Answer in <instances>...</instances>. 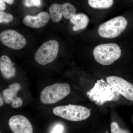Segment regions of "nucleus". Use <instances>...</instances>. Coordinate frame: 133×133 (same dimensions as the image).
Wrapping results in <instances>:
<instances>
[{"mask_svg": "<svg viewBox=\"0 0 133 133\" xmlns=\"http://www.w3.org/2000/svg\"></svg>", "mask_w": 133, "mask_h": 133, "instance_id": "obj_22", "label": "nucleus"}, {"mask_svg": "<svg viewBox=\"0 0 133 133\" xmlns=\"http://www.w3.org/2000/svg\"><path fill=\"white\" fill-rule=\"evenodd\" d=\"M52 112L56 116L72 121L84 120L91 115L90 111L87 108L71 104L56 107L52 110Z\"/></svg>", "mask_w": 133, "mask_h": 133, "instance_id": "obj_3", "label": "nucleus"}, {"mask_svg": "<svg viewBox=\"0 0 133 133\" xmlns=\"http://www.w3.org/2000/svg\"><path fill=\"white\" fill-rule=\"evenodd\" d=\"M70 91L69 84L56 83L48 86L43 90L40 95V100L43 104H55L69 95Z\"/></svg>", "mask_w": 133, "mask_h": 133, "instance_id": "obj_2", "label": "nucleus"}, {"mask_svg": "<svg viewBox=\"0 0 133 133\" xmlns=\"http://www.w3.org/2000/svg\"><path fill=\"white\" fill-rule=\"evenodd\" d=\"M14 19L13 16L10 14L0 11V23H8L12 22Z\"/></svg>", "mask_w": 133, "mask_h": 133, "instance_id": "obj_15", "label": "nucleus"}, {"mask_svg": "<svg viewBox=\"0 0 133 133\" xmlns=\"http://www.w3.org/2000/svg\"><path fill=\"white\" fill-rule=\"evenodd\" d=\"M111 133H129L126 130L120 128L118 124L115 122L111 124Z\"/></svg>", "mask_w": 133, "mask_h": 133, "instance_id": "obj_16", "label": "nucleus"}, {"mask_svg": "<svg viewBox=\"0 0 133 133\" xmlns=\"http://www.w3.org/2000/svg\"><path fill=\"white\" fill-rule=\"evenodd\" d=\"M88 3L94 8L107 9L112 6L114 0H88Z\"/></svg>", "mask_w": 133, "mask_h": 133, "instance_id": "obj_14", "label": "nucleus"}, {"mask_svg": "<svg viewBox=\"0 0 133 133\" xmlns=\"http://www.w3.org/2000/svg\"><path fill=\"white\" fill-rule=\"evenodd\" d=\"M6 9V5L4 1L2 0H0V10L1 11L5 10Z\"/></svg>", "mask_w": 133, "mask_h": 133, "instance_id": "obj_19", "label": "nucleus"}, {"mask_svg": "<svg viewBox=\"0 0 133 133\" xmlns=\"http://www.w3.org/2000/svg\"><path fill=\"white\" fill-rule=\"evenodd\" d=\"M21 89V85L18 83H15L9 86V88L3 91L2 94L4 100L6 104L12 103L11 105L14 108H18L23 104L21 98L17 96V94Z\"/></svg>", "mask_w": 133, "mask_h": 133, "instance_id": "obj_10", "label": "nucleus"}, {"mask_svg": "<svg viewBox=\"0 0 133 133\" xmlns=\"http://www.w3.org/2000/svg\"><path fill=\"white\" fill-rule=\"evenodd\" d=\"M127 24V21L124 17H116L101 24L98 33L103 38H115L125 29Z\"/></svg>", "mask_w": 133, "mask_h": 133, "instance_id": "obj_4", "label": "nucleus"}, {"mask_svg": "<svg viewBox=\"0 0 133 133\" xmlns=\"http://www.w3.org/2000/svg\"><path fill=\"white\" fill-rule=\"evenodd\" d=\"M63 127L62 125L60 124L56 125L55 127L51 133H62Z\"/></svg>", "mask_w": 133, "mask_h": 133, "instance_id": "obj_18", "label": "nucleus"}, {"mask_svg": "<svg viewBox=\"0 0 133 133\" xmlns=\"http://www.w3.org/2000/svg\"><path fill=\"white\" fill-rule=\"evenodd\" d=\"M59 44L57 41L52 40L44 43L36 51L34 57L36 61L42 65L52 63L57 57Z\"/></svg>", "mask_w": 133, "mask_h": 133, "instance_id": "obj_5", "label": "nucleus"}, {"mask_svg": "<svg viewBox=\"0 0 133 133\" xmlns=\"http://www.w3.org/2000/svg\"><path fill=\"white\" fill-rule=\"evenodd\" d=\"M0 99H1V102H0V106L1 107L3 105V99L1 97H1H0Z\"/></svg>", "mask_w": 133, "mask_h": 133, "instance_id": "obj_21", "label": "nucleus"}, {"mask_svg": "<svg viewBox=\"0 0 133 133\" xmlns=\"http://www.w3.org/2000/svg\"><path fill=\"white\" fill-rule=\"evenodd\" d=\"M11 59L8 56H2L0 58V70L2 76L6 79L13 77L16 73V70Z\"/></svg>", "mask_w": 133, "mask_h": 133, "instance_id": "obj_12", "label": "nucleus"}, {"mask_svg": "<svg viewBox=\"0 0 133 133\" xmlns=\"http://www.w3.org/2000/svg\"><path fill=\"white\" fill-rule=\"evenodd\" d=\"M94 57L96 61L103 65H110L121 56V51L115 43L100 44L94 49Z\"/></svg>", "mask_w": 133, "mask_h": 133, "instance_id": "obj_1", "label": "nucleus"}, {"mask_svg": "<svg viewBox=\"0 0 133 133\" xmlns=\"http://www.w3.org/2000/svg\"><path fill=\"white\" fill-rule=\"evenodd\" d=\"M51 18L47 12H41L36 16L27 15L23 20L24 25L33 28H40L45 26Z\"/></svg>", "mask_w": 133, "mask_h": 133, "instance_id": "obj_11", "label": "nucleus"}, {"mask_svg": "<svg viewBox=\"0 0 133 133\" xmlns=\"http://www.w3.org/2000/svg\"><path fill=\"white\" fill-rule=\"evenodd\" d=\"M108 84L129 100L133 101V85L124 79L116 76L107 78Z\"/></svg>", "mask_w": 133, "mask_h": 133, "instance_id": "obj_8", "label": "nucleus"}, {"mask_svg": "<svg viewBox=\"0 0 133 133\" xmlns=\"http://www.w3.org/2000/svg\"><path fill=\"white\" fill-rule=\"evenodd\" d=\"M24 5L27 7H39L41 5V0H25Z\"/></svg>", "mask_w": 133, "mask_h": 133, "instance_id": "obj_17", "label": "nucleus"}, {"mask_svg": "<svg viewBox=\"0 0 133 133\" xmlns=\"http://www.w3.org/2000/svg\"><path fill=\"white\" fill-rule=\"evenodd\" d=\"M2 1L5 2L7 3L9 5H12L14 2V0H2Z\"/></svg>", "mask_w": 133, "mask_h": 133, "instance_id": "obj_20", "label": "nucleus"}, {"mask_svg": "<svg viewBox=\"0 0 133 133\" xmlns=\"http://www.w3.org/2000/svg\"><path fill=\"white\" fill-rule=\"evenodd\" d=\"M8 125L14 133H33V128L28 119L22 115L12 116Z\"/></svg>", "mask_w": 133, "mask_h": 133, "instance_id": "obj_9", "label": "nucleus"}, {"mask_svg": "<svg viewBox=\"0 0 133 133\" xmlns=\"http://www.w3.org/2000/svg\"><path fill=\"white\" fill-rule=\"evenodd\" d=\"M89 21L88 16L83 13L75 14L70 19V22L74 25L72 27L74 31L85 28L88 25Z\"/></svg>", "mask_w": 133, "mask_h": 133, "instance_id": "obj_13", "label": "nucleus"}, {"mask_svg": "<svg viewBox=\"0 0 133 133\" xmlns=\"http://www.w3.org/2000/svg\"><path fill=\"white\" fill-rule=\"evenodd\" d=\"M1 42L8 48L15 50L21 49L26 45V39L19 32L13 30H6L0 33Z\"/></svg>", "mask_w": 133, "mask_h": 133, "instance_id": "obj_6", "label": "nucleus"}, {"mask_svg": "<svg viewBox=\"0 0 133 133\" xmlns=\"http://www.w3.org/2000/svg\"><path fill=\"white\" fill-rule=\"evenodd\" d=\"M76 10L74 5L69 3L62 4L55 3L49 8L51 18L56 23L60 21L63 16L66 19H70L76 14Z\"/></svg>", "mask_w": 133, "mask_h": 133, "instance_id": "obj_7", "label": "nucleus"}]
</instances>
